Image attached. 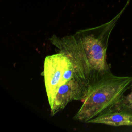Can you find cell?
Masks as SVG:
<instances>
[{
    "instance_id": "3957f363",
    "label": "cell",
    "mask_w": 132,
    "mask_h": 132,
    "mask_svg": "<svg viewBox=\"0 0 132 132\" xmlns=\"http://www.w3.org/2000/svg\"><path fill=\"white\" fill-rule=\"evenodd\" d=\"M71 63L70 59L60 52L45 58L43 75L49 105L52 102L58 88L63 84V74Z\"/></svg>"
},
{
    "instance_id": "6da1fadb",
    "label": "cell",
    "mask_w": 132,
    "mask_h": 132,
    "mask_svg": "<svg viewBox=\"0 0 132 132\" xmlns=\"http://www.w3.org/2000/svg\"><path fill=\"white\" fill-rule=\"evenodd\" d=\"M121 11L112 20L102 25L80 30L71 35H53L51 43L70 60L76 77L89 88L102 75L109 72L107 50L111 32Z\"/></svg>"
},
{
    "instance_id": "8992f818",
    "label": "cell",
    "mask_w": 132,
    "mask_h": 132,
    "mask_svg": "<svg viewBox=\"0 0 132 132\" xmlns=\"http://www.w3.org/2000/svg\"><path fill=\"white\" fill-rule=\"evenodd\" d=\"M130 92L126 96H125L124 101L125 103L132 109V84L130 88Z\"/></svg>"
},
{
    "instance_id": "277c9868",
    "label": "cell",
    "mask_w": 132,
    "mask_h": 132,
    "mask_svg": "<svg viewBox=\"0 0 132 132\" xmlns=\"http://www.w3.org/2000/svg\"><path fill=\"white\" fill-rule=\"evenodd\" d=\"M88 90V88L76 78L61 85L50 104L51 116H53L62 110L73 100H83Z\"/></svg>"
},
{
    "instance_id": "5b68a950",
    "label": "cell",
    "mask_w": 132,
    "mask_h": 132,
    "mask_svg": "<svg viewBox=\"0 0 132 132\" xmlns=\"http://www.w3.org/2000/svg\"><path fill=\"white\" fill-rule=\"evenodd\" d=\"M87 123L102 124L113 126H132V109L123 100Z\"/></svg>"
},
{
    "instance_id": "7a4b0ae2",
    "label": "cell",
    "mask_w": 132,
    "mask_h": 132,
    "mask_svg": "<svg viewBox=\"0 0 132 132\" xmlns=\"http://www.w3.org/2000/svg\"><path fill=\"white\" fill-rule=\"evenodd\" d=\"M131 84L132 76H117L110 71L106 73L89 88L74 119L87 123L123 100Z\"/></svg>"
}]
</instances>
